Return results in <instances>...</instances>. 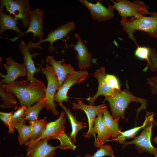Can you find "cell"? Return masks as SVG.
<instances>
[{"mask_svg":"<svg viewBox=\"0 0 157 157\" xmlns=\"http://www.w3.org/2000/svg\"><path fill=\"white\" fill-rule=\"evenodd\" d=\"M146 123V121H144L141 126L134 127L124 132H120V135L116 138H113L111 139L107 140L105 142L114 141L118 142L121 144H122L123 142L128 139L133 138L136 135L138 131L143 128Z\"/></svg>","mask_w":157,"mask_h":157,"instance_id":"f1b7e54d","label":"cell"},{"mask_svg":"<svg viewBox=\"0 0 157 157\" xmlns=\"http://www.w3.org/2000/svg\"><path fill=\"white\" fill-rule=\"evenodd\" d=\"M25 116L20 121L15 125V127L17 130L19 144L22 145L25 144L29 140L31 137V131L30 125L26 124Z\"/></svg>","mask_w":157,"mask_h":157,"instance_id":"d4e9b609","label":"cell"},{"mask_svg":"<svg viewBox=\"0 0 157 157\" xmlns=\"http://www.w3.org/2000/svg\"><path fill=\"white\" fill-rule=\"evenodd\" d=\"M0 2V8L5 7L10 15L21 20L24 28L28 27L32 12L28 0H1Z\"/></svg>","mask_w":157,"mask_h":157,"instance_id":"5b68a950","label":"cell"},{"mask_svg":"<svg viewBox=\"0 0 157 157\" xmlns=\"http://www.w3.org/2000/svg\"><path fill=\"white\" fill-rule=\"evenodd\" d=\"M49 138L36 141L28 140L26 145L27 149V157H53L55 151L59 146L54 147L48 144Z\"/></svg>","mask_w":157,"mask_h":157,"instance_id":"9c48e42d","label":"cell"},{"mask_svg":"<svg viewBox=\"0 0 157 157\" xmlns=\"http://www.w3.org/2000/svg\"><path fill=\"white\" fill-rule=\"evenodd\" d=\"M32 12L30 22L27 30L17 37L9 39L10 41L13 42H15L21 37L30 32L33 34V41L36 37L38 38L39 41L43 39L44 33L42 23L44 16V11L38 8H36L33 10Z\"/></svg>","mask_w":157,"mask_h":157,"instance_id":"8fae6325","label":"cell"},{"mask_svg":"<svg viewBox=\"0 0 157 157\" xmlns=\"http://www.w3.org/2000/svg\"><path fill=\"white\" fill-rule=\"evenodd\" d=\"M150 15L149 17H131L129 19L121 20L120 23L123 30L137 47L139 45L133 37V34L137 31H144L151 37L157 38V13L154 12Z\"/></svg>","mask_w":157,"mask_h":157,"instance_id":"7a4b0ae2","label":"cell"},{"mask_svg":"<svg viewBox=\"0 0 157 157\" xmlns=\"http://www.w3.org/2000/svg\"><path fill=\"white\" fill-rule=\"evenodd\" d=\"M42 73L46 77L47 80V87L45 90V97L46 99L45 108L47 110H51L53 114L58 115L59 112L56 109V105L54 102L56 92L58 90V81L51 66H47L41 69Z\"/></svg>","mask_w":157,"mask_h":157,"instance_id":"ba28073f","label":"cell"},{"mask_svg":"<svg viewBox=\"0 0 157 157\" xmlns=\"http://www.w3.org/2000/svg\"><path fill=\"white\" fill-rule=\"evenodd\" d=\"M103 118L107 128L111 136L116 138L120 135L121 129L119 126V119H114L107 108L105 107L103 111Z\"/></svg>","mask_w":157,"mask_h":157,"instance_id":"603a6c76","label":"cell"},{"mask_svg":"<svg viewBox=\"0 0 157 157\" xmlns=\"http://www.w3.org/2000/svg\"><path fill=\"white\" fill-rule=\"evenodd\" d=\"M107 74L104 67H102L97 70L94 74V77L98 82V88L97 93L92 97H89L86 99L89 103V105L93 106L96 99L99 96H105L112 95L116 90L113 88L106 80Z\"/></svg>","mask_w":157,"mask_h":157,"instance_id":"e0dca14e","label":"cell"},{"mask_svg":"<svg viewBox=\"0 0 157 157\" xmlns=\"http://www.w3.org/2000/svg\"><path fill=\"white\" fill-rule=\"evenodd\" d=\"M3 86L6 92L12 93L17 97L21 106L26 107L45 97L47 88L43 82L38 79L33 82L26 80L15 81L3 84Z\"/></svg>","mask_w":157,"mask_h":157,"instance_id":"6da1fadb","label":"cell"},{"mask_svg":"<svg viewBox=\"0 0 157 157\" xmlns=\"http://www.w3.org/2000/svg\"><path fill=\"white\" fill-rule=\"evenodd\" d=\"M90 11L92 18L98 22H103L109 20L115 15V9L112 5H108V8L104 6L100 2L95 4L86 0H79Z\"/></svg>","mask_w":157,"mask_h":157,"instance_id":"9a60e30c","label":"cell"},{"mask_svg":"<svg viewBox=\"0 0 157 157\" xmlns=\"http://www.w3.org/2000/svg\"><path fill=\"white\" fill-rule=\"evenodd\" d=\"M46 103V99L44 97L34 105L27 107L24 114L26 120L32 121L38 120L40 111L45 106Z\"/></svg>","mask_w":157,"mask_h":157,"instance_id":"484cf974","label":"cell"},{"mask_svg":"<svg viewBox=\"0 0 157 157\" xmlns=\"http://www.w3.org/2000/svg\"><path fill=\"white\" fill-rule=\"evenodd\" d=\"M12 111L9 113L0 112V118L5 124L8 128V132L13 133L15 131V125L12 120L11 117L13 114Z\"/></svg>","mask_w":157,"mask_h":157,"instance_id":"1f68e13d","label":"cell"},{"mask_svg":"<svg viewBox=\"0 0 157 157\" xmlns=\"http://www.w3.org/2000/svg\"><path fill=\"white\" fill-rule=\"evenodd\" d=\"M153 112H147L145 117L146 123L143 127V130L138 136L135 137L130 141H124L122 143L123 147L131 144L135 145V147L140 153L146 151L150 154H156L157 153V148L152 144L151 138L152 129L155 125L154 120Z\"/></svg>","mask_w":157,"mask_h":157,"instance_id":"277c9868","label":"cell"},{"mask_svg":"<svg viewBox=\"0 0 157 157\" xmlns=\"http://www.w3.org/2000/svg\"><path fill=\"white\" fill-rule=\"evenodd\" d=\"M154 142L157 144V137H156L153 140ZM155 157H157V153L155 155Z\"/></svg>","mask_w":157,"mask_h":157,"instance_id":"d590c367","label":"cell"},{"mask_svg":"<svg viewBox=\"0 0 157 157\" xmlns=\"http://www.w3.org/2000/svg\"><path fill=\"white\" fill-rule=\"evenodd\" d=\"M106 80L109 85L115 90H120V85L117 78L114 75L107 74Z\"/></svg>","mask_w":157,"mask_h":157,"instance_id":"e575fe53","label":"cell"},{"mask_svg":"<svg viewBox=\"0 0 157 157\" xmlns=\"http://www.w3.org/2000/svg\"><path fill=\"white\" fill-rule=\"evenodd\" d=\"M110 1L115 9L121 17V19H126L129 17H136L150 14L149 6L140 0H136L131 2L128 0H117L115 2Z\"/></svg>","mask_w":157,"mask_h":157,"instance_id":"8992f818","label":"cell"},{"mask_svg":"<svg viewBox=\"0 0 157 157\" xmlns=\"http://www.w3.org/2000/svg\"><path fill=\"white\" fill-rule=\"evenodd\" d=\"M51 139L58 140L60 142L59 148L61 149H71L75 150L76 146L71 141V140L65 133V131L60 135L51 137Z\"/></svg>","mask_w":157,"mask_h":157,"instance_id":"f546056e","label":"cell"},{"mask_svg":"<svg viewBox=\"0 0 157 157\" xmlns=\"http://www.w3.org/2000/svg\"><path fill=\"white\" fill-rule=\"evenodd\" d=\"M18 19L6 14L3 8H0V33H2L7 30L16 31L19 35L22 33L21 30L17 26Z\"/></svg>","mask_w":157,"mask_h":157,"instance_id":"7402d4cb","label":"cell"},{"mask_svg":"<svg viewBox=\"0 0 157 157\" xmlns=\"http://www.w3.org/2000/svg\"><path fill=\"white\" fill-rule=\"evenodd\" d=\"M73 109L80 110L84 111L88 119L89 129L88 132L85 134L84 137L90 138L92 135L94 137V141L96 137L93 131V128L94 120L99 112L107 107L105 104L97 106L87 105L79 100H77V103H72Z\"/></svg>","mask_w":157,"mask_h":157,"instance_id":"7c38bea8","label":"cell"},{"mask_svg":"<svg viewBox=\"0 0 157 157\" xmlns=\"http://www.w3.org/2000/svg\"><path fill=\"white\" fill-rule=\"evenodd\" d=\"M103 109L98 113L94 122L93 131L95 135L96 133L97 135L94 142V146L97 147L104 145L106 141L111 136L103 119Z\"/></svg>","mask_w":157,"mask_h":157,"instance_id":"ffe728a7","label":"cell"},{"mask_svg":"<svg viewBox=\"0 0 157 157\" xmlns=\"http://www.w3.org/2000/svg\"><path fill=\"white\" fill-rule=\"evenodd\" d=\"M65 112L62 111L57 119L47 123L46 128L40 138L37 139L30 140L36 141L42 139L50 138L57 136L65 131Z\"/></svg>","mask_w":157,"mask_h":157,"instance_id":"d6986e66","label":"cell"},{"mask_svg":"<svg viewBox=\"0 0 157 157\" xmlns=\"http://www.w3.org/2000/svg\"><path fill=\"white\" fill-rule=\"evenodd\" d=\"M60 105L64 110L70 121L72 128V131L70 137L72 142L74 144L76 142V137L78 132L82 129L86 127L87 124L78 121L71 113L69 109H67L63 104Z\"/></svg>","mask_w":157,"mask_h":157,"instance_id":"cb8c5ba5","label":"cell"},{"mask_svg":"<svg viewBox=\"0 0 157 157\" xmlns=\"http://www.w3.org/2000/svg\"><path fill=\"white\" fill-rule=\"evenodd\" d=\"M149 59V63L143 71H146L149 68L151 71L154 72L157 69V51L154 48H150ZM147 80L152 93L157 94V76L148 78Z\"/></svg>","mask_w":157,"mask_h":157,"instance_id":"44dd1931","label":"cell"},{"mask_svg":"<svg viewBox=\"0 0 157 157\" xmlns=\"http://www.w3.org/2000/svg\"><path fill=\"white\" fill-rule=\"evenodd\" d=\"M3 83L0 81V96L1 99L3 101L0 107L3 108H8L15 106L17 101L13 93L9 92H5L3 88Z\"/></svg>","mask_w":157,"mask_h":157,"instance_id":"83f0119b","label":"cell"},{"mask_svg":"<svg viewBox=\"0 0 157 157\" xmlns=\"http://www.w3.org/2000/svg\"><path fill=\"white\" fill-rule=\"evenodd\" d=\"M88 75L87 70L75 71L68 75L62 86L56 93L54 101L58 102L59 105H62L64 101H68L67 93L70 87L73 85L79 83L85 79Z\"/></svg>","mask_w":157,"mask_h":157,"instance_id":"30bf717a","label":"cell"},{"mask_svg":"<svg viewBox=\"0 0 157 157\" xmlns=\"http://www.w3.org/2000/svg\"><path fill=\"white\" fill-rule=\"evenodd\" d=\"M26 108L24 106H21L16 111L13 113L11 119L15 125L19 122L24 116Z\"/></svg>","mask_w":157,"mask_h":157,"instance_id":"836d02e7","label":"cell"},{"mask_svg":"<svg viewBox=\"0 0 157 157\" xmlns=\"http://www.w3.org/2000/svg\"><path fill=\"white\" fill-rule=\"evenodd\" d=\"M19 48L20 53L23 55V64L27 70L26 81L30 82L36 81L37 79L34 77V75L40 71L42 67V64L40 65L38 68H36L32 58L37 57L39 53L37 52L31 53L28 44L24 41H22L20 43Z\"/></svg>","mask_w":157,"mask_h":157,"instance_id":"5bb4252c","label":"cell"},{"mask_svg":"<svg viewBox=\"0 0 157 157\" xmlns=\"http://www.w3.org/2000/svg\"><path fill=\"white\" fill-rule=\"evenodd\" d=\"M45 61L47 63L51 65L53 72L58 77L59 89L64 82L67 76L75 72L71 65L65 63L62 64V61H56L52 56H48Z\"/></svg>","mask_w":157,"mask_h":157,"instance_id":"ac0fdd59","label":"cell"},{"mask_svg":"<svg viewBox=\"0 0 157 157\" xmlns=\"http://www.w3.org/2000/svg\"><path fill=\"white\" fill-rule=\"evenodd\" d=\"M74 37L77 40L76 44L71 43L69 46L66 44L64 48L67 49L72 47L77 52L76 57L80 69H83L90 67V62L92 59V54L88 51L87 48L78 33H75Z\"/></svg>","mask_w":157,"mask_h":157,"instance_id":"2e32d148","label":"cell"},{"mask_svg":"<svg viewBox=\"0 0 157 157\" xmlns=\"http://www.w3.org/2000/svg\"><path fill=\"white\" fill-rule=\"evenodd\" d=\"M113 154V151L110 145H103L92 156H87V157H103L106 156L115 157ZM79 157L77 156L76 157Z\"/></svg>","mask_w":157,"mask_h":157,"instance_id":"4dcf8cb0","label":"cell"},{"mask_svg":"<svg viewBox=\"0 0 157 157\" xmlns=\"http://www.w3.org/2000/svg\"><path fill=\"white\" fill-rule=\"evenodd\" d=\"M75 27V24L74 22H68L61 25L57 29L52 31L47 34L46 38L41 41L37 42L29 41L28 43V46L30 49H42L41 44L44 42H49V44L48 49L51 52H53L57 50L53 46L54 42L59 40H61L63 42H66V40L63 39L64 38L68 36L69 33L74 30Z\"/></svg>","mask_w":157,"mask_h":157,"instance_id":"52a82bcc","label":"cell"},{"mask_svg":"<svg viewBox=\"0 0 157 157\" xmlns=\"http://www.w3.org/2000/svg\"><path fill=\"white\" fill-rule=\"evenodd\" d=\"M150 48L146 47H141L139 46L137 47L135 51V55L138 58L146 60L147 64L149 63V56Z\"/></svg>","mask_w":157,"mask_h":157,"instance_id":"d6a6232c","label":"cell"},{"mask_svg":"<svg viewBox=\"0 0 157 157\" xmlns=\"http://www.w3.org/2000/svg\"><path fill=\"white\" fill-rule=\"evenodd\" d=\"M31 129V135L30 140L37 139L40 138L45 130L47 124L45 119L35 121H29Z\"/></svg>","mask_w":157,"mask_h":157,"instance_id":"4316f807","label":"cell"},{"mask_svg":"<svg viewBox=\"0 0 157 157\" xmlns=\"http://www.w3.org/2000/svg\"><path fill=\"white\" fill-rule=\"evenodd\" d=\"M3 66L7 73L6 75L0 73V76L3 78L1 81L3 84H9L14 82L19 77L27 76V70L25 65L17 63L11 57L6 58V63L3 64Z\"/></svg>","mask_w":157,"mask_h":157,"instance_id":"4fadbf2b","label":"cell"},{"mask_svg":"<svg viewBox=\"0 0 157 157\" xmlns=\"http://www.w3.org/2000/svg\"><path fill=\"white\" fill-rule=\"evenodd\" d=\"M107 101L109 104L112 116L114 119H124L126 109L131 102H140L142 109H146V100L136 97L128 90H116L112 95L105 96L104 101Z\"/></svg>","mask_w":157,"mask_h":157,"instance_id":"3957f363","label":"cell"}]
</instances>
